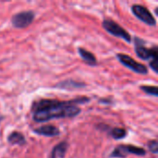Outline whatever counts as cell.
I'll list each match as a JSON object with an SVG mask.
<instances>
[{"mask_svg":"<svg viewBox=\"0 0 158 158\" xmlns=\"http://www.w3.org/2000/svg\"><path fill=\"white\" fill-rule=\"evenodd\" d=\"M90 98L81 96L69 101L56 99H41L31 106L32 118L35 122H45L54 118H74L80 115L81 108L77 106L90 102Z\"/></svg>","mask_w":158,"mask_h":158,"instance_id":"cell-1","label":"cell"},{"mask_svg":"<svg viewBox=\"0 0 158 158\" xmlns=\"http://www.w3.org/2000/svg\"><path fill=\"white\" fill-rule=\"evenodd\" d=\"M130 154L135 155L138 156H144L146 155V151L143 148L137 147L131 144H120L118 145L110 154L111 158H125Z\"/></svg>","mask_w":158,"mask_h":158,"instance_id":"cell-2","label":"cell"},{"mask_svg":"<svg viewBox=\"0 0 158 158\" xmlns=\"http://www.w3.org/2000/svg\"><path fill=\"white\" fill-rule=\"evenodd\" d=\"M145 43H146L145 41H143V39L139 37L134 38L135 52L138 57L143 60L157 58V46L154 45L153 47H146Z\"/></svg>","mask_w":158,"mask_h":158,"instance_id":"cell-3","label":"cell"},{"mask_svg":"<svg viewBox=\"0 0 158 158\" xmlns=\"http://www.w3.org/2000/svg\"><path fill=\"white\" fill-rule=\"evenodd\" d=\"M102 26L110 34H112L116 37L121 38L128 43L131 42V34L123 27H121L119 24H118L116 21L111 20V19H105L102 23Z\"/></svg>","mask_w":158,"mask_h":158,"instance_id":"cell-4","label":"cell"},{"mask_svg":"<svg viewBox=\"0 0 158 158\" xmlns=\"http://www.w3.org/2000/svg\"><path fill=\"white\" fill-rule=\"evenodd\" d=\"M117 57L121 64H123L124 66H126L127 68H129L132 71L139 73V74H142V75H146L148 73L147 67L143 64L137 62L131 56L125 55V54L118 53V54H117Z\"/></svg>","mask_w":158,"mask_h":158,"instance_id":"cell-5","label":"cell"},{"mask_svg":"<svg viewBox=\"0 0 158 158\" xmlns=\"http://www.w3.org/2000/svg\"><path fill=\"white\" fill-rule=\"evenodd\" d=\"M35 18V14L31 10L27 11H21L17 14H15L11 18V23L15 28L18 29H23L28 27L31 22L33 21Z\"/></svg>","mask_w":158,"mask_h":158,"instance_id":"cell-6","label":"cell"},{"mask_svg":"<svg viewBox=\"0 0 158 158\" xmlns=\"http://www.w3.org/2000/svg\"><path fill=\"white\" fill-rule=\"evenodd\" d=\"M131 11L140 20L144 22L147 25L150 26H156V19L152 15V13L146 8L145 6L142 5H133L131 6Z\"/></svg>","mask_w":158,"mask_h":158,"instance_id":"cell-7","label":"cell"},{"mask_svg":"<svg viewBox=\"0 0 158 158\" xmlns=\"http://www.w3.org/2000/svg\"><path fill=\"white\" fill-rule=\"evenodd\" d=\"M33 132L38 135H42V136H45V137H55V136L60 135L59 129L54 125H44L42 127L34 129Z\"/></svg>","mask_w":158,"mask_h":158,"instance_id":"cell-8","label":"cell"},{"mask_svg":"<svg viewBox=\"0 0 158 158\" xmlns=\"http://www.w3.org/2000/svg\"><path fill=\"white\" fill-rule=\"evenodd\" d=\"M98 129L106 131L115 140H121L127 136V131L123 128H110L107 125H98Z\"/></svg>","mask_w":158,"mask_h":158,"instance_id":"cell-9","label":"cell"},{"mask_svg":"<svg viewBox=\"0 0 158 158\" xmlns=\"http://www.w3.org/2000/svg\"><path fill=\"white\" fill-rule=\"evenodd\" d=\"M85 86H86V84L84 82L76 81H73V80L63 81H60L57 84H56V88H59V89H62V90H76V89L83 88Z\"/></svg>","mask_w":158,"mask_h":158,"instance_id":"cell-10","label":"cell"},{"mask_svg":"<svg viewBox=\"0 0 158 158\" xmlns=\"http://www.w3.org/2000/svg\"><path fill=\"white\" fill-rule=\"evenodd\" d=\"M68 148H69V143L67 142L59 143L53 148L51 152V158H64L68 151Z\"/></svg>","mask_w":158,"mask_h":158,"instance_id":"cell-11","label":"cell"},{"mask_svg":"<svg viewBox=\"0 0 158 158\" xmlns=\"http://www.w3.org/2000/svg\"><path fill=\"white\" fill-rule=\"evenodd\" d=\"M78 52H79L81 57L82 58V60L85 61L88 65H90V66H96L97 65V59L93 53L89 52L88 50H86L82 47H79Z\"/></svg>","mask_w":158,"mask_h":158,"instance_id":"cell-12","label":"cell"},{"mask_svg":"<svg viewBox=\"0 0 158 158\" xmlns=\"http://www.w3.org/2000/svg\"><path fill=\"white\" fill-rule=\"evenodd\" d=\"M7 142L11 145H24L26 144V139L24 135L18 131H13L7 136Z\"/></svg>","mask_w":158,"mask_h":158,"instance_id":"cell-13","label":"cell"},{"mask_svg":"<svg viewBox=\"0 0 158 158\" xmlns=\"http://www.w3.org/2000/svg\"><path fill=\"white\" fill-rule=\"evenodd\" d=\"M141 90L145 92L147 94L149 95H153V96H158V89L156 86H150V85H142Z\"/></svg>","mask_w":158,"mask_h":158,"instance_id":"cell-14","label":"cell"},{"mask_svg":"<svg viewBox=\"0 0 158 158\" xmlns=\"http://www.w3.org/2000/svg\"><path fill=\"white\" fill-rule=\"evenodd\" d=\"M147 146H148V149L151 151V153H153L155 155H156L158 153V143L156 140L150 141L147 143Z\"/></svg>","mask_w":158,"mask_h":158,"instance_id":"cell-15","label":"cell"},{"mask_svg":"<svg viewBox=\"0 0 158 158\" xmlns=\"http://www.w3.org/2000/svg\"><path fill=\"white\" fill-rule=\"evenodd\" d=\"M150 68L154 70L155 73H158V59L157 58H154L150 61L149 63Z\"/></svg>","mask_w":158,"mask_h":158,"instance_id":"cell-16","label":"cell"}]
</instances>
